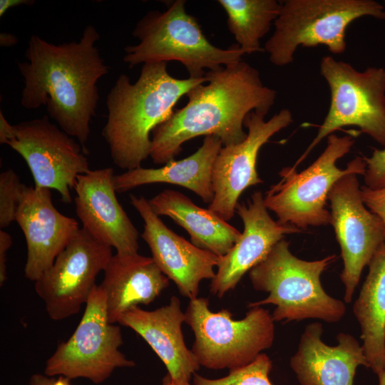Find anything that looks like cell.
I'll return each mask as SVG.
<instances>
[{
    "instance_id": "1",
    "label": "cell",
    "mask_w": 385,
    "mask_h": 385,
    "mask_svg": "<svg viewBox=\"0 0 385 385\" xmlns=\"http://www.w3.org/2000/svg\"><path fill=\"white\" fill-rule=\"evenodd\" d=\"M100 38L91 24L78 41L54 44L32 35L25 52L26 61L17 63L24 81L21 106L26 109L45 106L48 117L77 139L86 154L99 99L97 83L108 73L96 46Z\"/></svg>"
},
{
    "instance_id": "2",
    "label": "cell",
    "mask_w": 385,
    "mask_h": 385,
    "mask_svg": "<svg viewBox=\"0 0 385 385\" xmlns=\"http://www.w3.org/2000/svg\"><path fill=\"white\" fill-rule=\"evenodd\" d=\"M188 93V101L152 132L150 157L155 164L175 160L182 145L195 137L215 135L224 146L247 137L245 117L252 111L267 115L277 92L265 86L257 69L244 61L205 73Z\"/></svg>"
},
{
    "instance_id": "3",
    "label": "cell",
    "mask_w": 385,
    "mask_h": 385,
    "mask_svg": "<svg viewBox=\"0 0 385 385\" xmlns=\"http://www.w3.org/2000/svg\"><path fill=\"white\" fill-rule=\"evenodd\" d=\"M206 82L205 76L176 78L166 62L143 64L135 83L120 74L107 96L108 118L102 130L114 164L126 170L141 167L150 156L153 130L171 116L182 96Z\"/></svg>"
},
{
    "instance_id": "4",
    "label": "cell",
    "mask_w": 385,
    "mask_h": 385,
    "mask_svg": "<svg viewBox=\"0 0 385 385\" xmlns=\"http://www.w3.org/2000/svg\"><path fill=\"white\" fill-rule=\"evenodd\" d=\"M289 243L282 240L267 257L249 272L253 288L269 293L262 300L250 302L248 308L274 304V322L319 319L328 323L340 321L346 312L344 303L323 289L321 274L336 259L335 255L307 261L294 256Z\"/></svg>"
},
{
    "instance_id": "5",
    "label": "cell",
    "mask_w": 385,
    "mask_h": 385,
    "mask_svg": "<svg viewBox=\"0 0 385 385\" xmlns=\"http://www.w3.org/2000/svg\"><path fill=\"white\" fill-rule=\"evenodd\" d=\"M185 4L173 1L164 11H150L138 21L132 34L139 43L124 48L123 60L130 68L176 61L190 78H201L205 69L214 71L242 60L246 53L237 43L227 48L212 44L197 19L186 11Z\"/></svg>"
},
{
    "instance_id": "6",
    "label": "cell",
    "mask_w": 385,
    "mask_h": 385,
    "mask_svg": "<svg viewBox=\"0 0 385 385\" xmlns=\"http://www.w3.org/2000/svg\"><path fill=\"white\" fill-rule=\"evenodd\" d=\"M363 16L385 20V7L374 0L280 1L274 31L264 50L277 66L292 63L299 46L324 45L332 53L341 54L346 47L347 27Z\"/></svg>"
},
{
    "instance_id": "7",
    "label": "cell",
    "mask_w": 385,
    "mask_h": 385,
    "mask_svg": "<svg viewBox=\"0 0 385 385\" xmlns=\"http://www.w3.org/2000/svg\"><path fill=\"white\" fill-rule=\"evenodd\" d=\"M354 140L351 135L331 134L322 153L304 170L297 173L292 166L280 170L281 180L264 197L266 207L274 212L279 223L301 230L331 223L326 205L332 188L346 175H364L366 172V164L361 157L350 161L345 169L336 165L350 151Z\"/></svg>"
},
{
    "instance_id": "8",
    "label": "cell",
    "mask_w": 385,
    "mask_h": 385,
    "mask_svg": "<svg viewBox=\"0 0 385 385\" xmlns=\"http://www.w3.org/2000/svg\"><path fill=\"white\" fill-rule=\"evenodd\" d=\"M185 315L195 335L191 350L199 364L207 369L242 367L274 342V321L261 307L249 308L245 317L237 320L228 309L212 312L208 299L197 297L190 300Z\"/></svg>"
},
{
    "instance_id": "9",
    "label": "cell",
    "mask_w": 385,
    "mask_h": 385,
    "mask_svg": "<svg viewBox=\"0 0 385 385\" xmlns=\"http://www.w3.org/2000/svg\"><path fill=\"white\" fill-rule=\"evenodd\" d=\"M319 67L330 91L329 108L317 135L292 166L295 169L324 138L344 126H356L385 146V68L361 71L329 55Z\"/></svg>"
},
{
    "instance_id": "10",
    "label": "cell",
    "mask_w": 385,
    "mask_h": 385,
    "mask_svg": "<svg viewBox=\"0 0 385 385\" xmlns=\"http://www.w3.org/2000/svg\"><path fill=\"white\" fill-rule=\"evenodd\" d=\"M123 343L120 328L108 322L106 296L96 284L78 327L47 359L44 373L48 376H64L70 380L85 378L101 384L115 369L135 365L119 350Z\"/></svg>"
},
{
    "instance_id": "11",
    "label": "cell",
    "mask_w": 385,
    "mask_h": 385,
    "mask_svg": "<svg viewBox=\"0 0 385 385\" xmlns=\"http://www.w3.org/2000/svg\"><path fill=\"white\" fill-rule=\"evenodd\" d=\"M6 144L24 159L35 187L56 190L66 204L77 178L91 170L81 145L47 115L14 125Z\"/></svg>"
},
{
    "instance_id": "12",
    "label": "cell",
    "mask_w": 385,
    "mask_h": 385,
    "mask_svg": "<svg viewBox=\"0 0 385 385\" xmlns=\"http://www.w3.org/2000/svg\"><path fill=\"white\" fill-rule=\"evenodd\" d=\"M113 255L111 247L80 228L52 266L35 282L36 292L51 319L62 320L79 312L96 285L98 274Z\"/></svg>"
},
{
    "instance_id": "13",
    "label": "cell",
    "mask_w": 385,
    "mask_h": 385,
    "mask_svg": "<svg viewBox=\"0 0 385 385\" xmlns=\"http://www.w3.org/2000/svg\"><path fill=\"white\" fill-rule=\"evenodd\" d=\"M331 225L340 246L344 268L340 278L345 287L344 300L350 303L363 269L385 243V227L364 205L357 175L340 178L332 188Z\"/></svg>"
},
{
    "instance_id": "14",
    "label": "cell",
    "mask_w": 385,
    "mask_h": 385,
    "mask_svg": "<svg viewBox=\"0 0 385 385\" xmlns=\"http://www.w3.org/2000/svg\"><path fill=\"white\" fill-rule=\"evenodd\" d=\"M265 115L252 111L244 120L246 138L237 144L222 146L212 168L214 197L208 209L228 222L235 213L241 194L249 187L262 183L257 172L258 153L275 133L293 122L292 112L282 109L268 120Z\"/></svg>"
},
{
    "instance_id": "15",
    "label": "cell",
    "mask_w": 385,
    "mask_h": 385,
    "mask_svg": "<svg viewBox=\"0 0 385 385\" xmlns=\"http://www.w3.org/2000/svg\"><path fill=\"white\" fill-rule=\"evenodd\" d=\"M130 204L143 220L141 237L160 271L177 286L180 294L197 297L200 284L212 279L220 257L202 249L168 228L151 209L143 196L130 195Z\"/></svg>"
},
{
    "instance_id": "16",
    "label": "cell",
    "mask_w": 385,
    "mask_h": 385,
    "mask_svg": "<svg viewBox=\"0 0 385 385\" xmlns=\"http://www.w3.org/2000/svg\"><path fill=\"white\" fill-rule=\"evenodd\" d=\"M235 213L241 218L244 230L230 250L220 257L215 275L211 279L210 292L218 298L233 290L242 277L260 263L286 235L302 232L274 220L260 191L252 193L247 202H238Z\"/></svg>"
},
{
    "instance_id": "17",
    "label": "cell",
    "mask_w": 385,
    "mask_h": 385,
    "mask_svg": "<svg viewBox=\"0 0 385 385\" xmlns=\"http://www.w3.org/2000/svg\"><path fill=\"white\" fill-rule=\"evenodd\" d=\"M112 168L80 175L74 187L76 212L95 239L116 253H138L139 233L116 197Z\"/></svg>"
},
{
    "instance_id": "18",
    "label": "cell",
    "mask_w": 385,
    "mask_h": 385,
    "mask_svg": "<svg viewBox=\"0 0 385 385\" xmlns=\"http://www.w3.org/2000/svg\"><path fill=\"white\" fill-rule=\"evenodd\" d=\"M51 189L26 185L16 222L26 242L25 277L36 282L80 230L73 217L61 213L52 202Z\"/></svg>"
},
{
    "instance_id": "19",
    "label": "cell",
    "mask_w": 385,
    "mask_h": 385,
    "mask_svg": "<svg viewBox=\"0 0 385 385\" xmlns=\"http://www.w3.org/2000/svg\"><path fill=\"white\" fill-rule=\"evenodd\" d=\"M322 325L305 327L298 349L290 359V367L300 385H354L356 369L369 368L361 345L351 334L339 333L338 344L322 340Z\"/></svg>"
},
{
    "instance_id": "20",
    "label": "cell",
    "mask_w": 385,
    "mask_h": 385,
    "mask_svg": "<svg viewBox=\"0 0 385 385\" xmlns=\"http://www.w3.org/2000/svg\"><path fill=\"white\" fill-rule=\"evenodd\" d=\"M185 315L178 297L173 296L168 304L153 311L138 306L125 312L118 324L129 327L152 348L177 381H190L200 367L195 354L184 341L182 325Z\"/></svg>"
},
{
    "instance_id": "21",
    "label": "cell",
    "mask_w": 385,
    "mask_h": 385,
    "mask_svg": "<svg viewBox=\"0 0 385 385\" xmlns=\"http://www.w3.org/2000/svg\"><path fill=\"white\" fill-rule=\"evenodd\" d=\"M169 281L152 257L138 253L113 255L99 284L106 296L108 322L118 323L130 308L153 302Z\"/></svg>"
},
{
    "instance_id": "22",
    "label": "cell",
    "mask_w": 385,
    "mask_h": 385,
    "mask_svg": "<svg viewBox=\"0 0 385 385\" xmlns=\"http://www.w3.org/2000/svg\"><path fill=\"white\" fill-rule=\"evenodd\" d=\"M215 135L205 137L202 145L192 155L180 160H171L158 168H138L114 175L116 193L153 183H168L187 188L206 203L214 197L212 168L215 158L222 147Z\"/></svg>"
},
{
    "instance_id": "23",
    "label": "cell",
    "mask_w": 385,
    "mask_h": 385,
    "mask_svg": "<svg viewBox=\"0 0 385 385\" xmlns=\"http://www.w3.org/2000/svg\"><path fill=\"white\" fill-rule=\"evenodd\" d=\"M148 200L157 215L169 217L184 228L194 245L219 257L225 255L242 235L227 221L178 191L165 189Z\"/></svg>"
},
{
    "instance_id": "24",
    "label": "cell",
    "mask_w": 385,
    "mask_h": 385,
    "mask_svg": "<svg viewBox=\"0 0 385 385\" xmlns=\"http://www.w3.org/2000/svg\"><path fill=\"white\" fill-rule=\"evenodd\" d=\"M368 266L353 312L361 327L369 368L378 374L385 369V243Z\"/></svg>"
},
{
    "instance_id": "25",
    "label": "cell",
    "mask_w": 385,
    "mask_h": 385,
    "mask_svg": "<svg viewBox=\"0 0 385 385\" xmlns=\"http://www.w3.org/2000/svg\"><path fill=\"white\" fill-rule=\"evenodd\" d=\"M227 16V24L237 44L246 54L264 51L260 39L278 16L280 1L276 0H218Z\"/></svg>"
},
{
    "instance_id": "26",
    "label": "cell",
    "mask_w": 385,
    "mask_h": 385,
    "mask_svg": "<svg viewBox=\"0 0 385 385\" xmlns=\"http://www.w3.org/2000/svg\"><path fill=\"white\" fill-rule=\"evenodd\" d=\"M272 363L270 358L261 353L249 364L230 370L220 379H208L195 374L194 385H273L269 378Z\"/></svg>"
},
{
    "instance_id": "27",
    "label": "cell",
    "mask_w": 385,
    "mask_h": 385,
    "mask_svg": "<svg viewBox=\"0 0 385 385\" xmlns=\"http://www.w3.org/2000/svg\"><path fill=\"white\" fill-rule=\"evenodd\" d=\"M26 185L11 168L0 174V227L16 221V214Z\"/></svg>"
},
{
    "instance_id": "28",
    "label": "cell",
    "mask_w": 385,
    "mask_h": 385,
    "mask_svg": "<svg viewBox=\"0 0 385 385\" xmlns=\"http://www.w3.org/2000/svg\"><path fill=\"white\" fill-rule=\"evenodd\" d=\"M366 164L364 175L366 186L371 189L385 187V146L374 149L370 157H364Z\"/></svg>"
},
{
    "instance_id": "29",
    "label": "cell",
    "mask_w": 385,
    "mask_h": 385,
    "mask_svg": "<svg viewBox=\"0 0 385 385\" xmlns=\"http://www.w3.org/2000/svg\"><path fill=\"white\" fill-rule=\"evenodd\" d=\"M361 195L366 207L379 217L385 227V187L371 189L363 185Z\"/></svg>"
},
{
    "instance_id": "30",
    "label": "cell",
    "mask_w": 385,
    "mask_h": 385,
    "mask_svg": "<svg viewBox=\"0 0 385 385\" xmlns=\"http://www.w3.org/2000/svg\"><path fill=\"white\" fill-rule=\"evenodd\" d=\"M12 245L11 236L4 230L0 231V285L7 279L6 253Z\"/></svg>"
},
{
    "instance_id": "31",
    "label": "cell",
    "mask_w": 385,
    "mask_h": 385,
    "mask_svg": "<svg viewBox=\"0 0 385 385\" xmlns=\"http://www.w3.org/2000/svg\"><path fill=\"white\" fill-rule=\"evenodd\" d=\"M35 1L32 0H1L0 1V16H3L11 8L21 5H31Z\"/></svg>"
},
{
    "instance_id": "32",
    "label": "cell",
    "mask_w": 385,
    "mask_h": 385,
    "mask_svg": "<svg viewBox=\"0 0 385 385\" xmlns=\"http://www.w3.org/2000/svg\"><path fill=\"white\" fill-rule=\"evenodd\" d=\"M18 38L16 36L6 32H2L0 34V45L1 46H12L16 44Z\"/></svg>"
},
{
    "instance_id": "33",
    "label": "cell",
    "mask_w": 385,
    "mask_h": 385,
    "mask_svg": "<svg viewBox=\"0 0 385 385\" xmlns=\"http://www.w3.org/2000/svg\"><path fill=\"white\" fill-rule=\"evenodd\" d=\"M162 385H191L190 381H177L173 380L167 374L162 380Z\"/></svg>"
},
{
    "instance_id": "34",
    "label": "cell",
    "mask_w": 385,
    "mask_h": 385,
    "mask_svg": "<svg viewBox=\"0 0 385 385\" xmlns=\"http://www.w3.org/2000/svg\"><path fill=\"white\" fill-rule=\"evenodd\" d=\"M69 381L70 379L66 377L59 376L58 379L53 383L48 384V380L43 377V383L40 384L39 385H70ZM36 385L37 384H36Z\"/></svg>"
},
{
    "instance_id": "35",
    "label": "cell",
    "mask_w": 385,
    "mask_h": 385,
    "mask_svg": "<svg viewBox=\"0 0 385 385\" xmlns=\"http://www.w3.org/2000/svg\"><path fill=\"white\" fill-rule=\"evenodd\" d=\"M379 378V385H385V369L377 374Z\"/></svg>"
},
{
    "instance_id": "36",
    "label": "cell",
    "mask_w": 385,
    "mask_h": 385,
    "mask_svg": "<svg viewBox=\"0 0 385 385\" xmlns=\"http://www.w3.org/2000/svg\"><path fill=\"white\" fill-rule=\"evenodd\" d=\"M384 4H385V1H384Z\"/></svg>"
}]
</instances>
